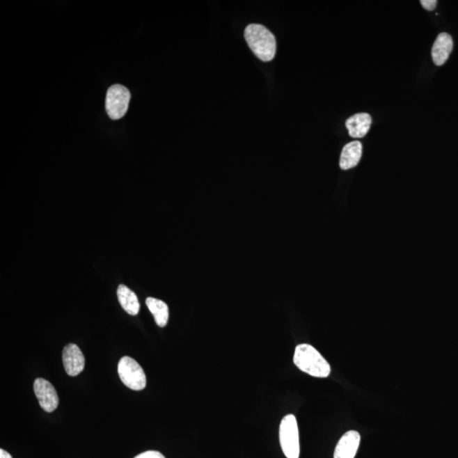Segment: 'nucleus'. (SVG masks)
<instances>
[{"label": "nucleus", "instance_id": "15", "mask_svg": "<svg viewBox=\"0 0 458 458\" xmlns=\"http://www.w3.org/2000/svg\"><path fill=\"white\" fill-rule=\"evenodd\" d=\"M420 3L425 10L432 11L436 9L437 1L436 0H421Z\"/></svg>", "mask_w": 458, "mask_h": 458}, {"label": "nucleus", "instance_id": "14", "mask_svg": "<svg viewBox=\"0 0 458 458\" xmlns=\"http://www.w3.org/2000/svg\"><path fill=\"white\" fill-rule=\"evenodd\" d=\"M134 458H166L160 452L157 451H147L139 454Z\"/></svg>", "mask_w": 458, "mask_h": 458}, {"label": "nucleus", "instance_id": "10", "mask_svg": "<svg viewBox=\"0 0 458 458\" xmlns=\"http://www.w3.org/2000/svg\"><path fill=\"white\" fill-rule=\"evenodd\" d=\"M372 124V118L368 113L356 114L348 118L345 122L349 134L354 139L363 138L370 131Z\"/></svg>", "mask_w": 458, "mask_h": 458}, {"label": "nucleus", "instance_id": "9", "mask_svg": "<svg viewBox=\"0 0 458 458\" xmlns=\"http://www.w3.org/2000/svg\"><path fill=\"white\" fill-rule=\"evenodd\" d=\"M453 49V40L451 35L442 33L436 38L432 48L434 63L440 67L448 60Z\"/></svg>", "mask_w": 458, "mask_h": 458}, {"label": "nucleus", "instance_id": "5", "mask_svg": "<svg viewBox=\"0 0 458 458\" xmlns=\"http://www.w3.org/2000/svg\"><path fill=\"white\" fill-rule=\"evenodd\" d=\"M131 95L129 90L123 85L116 84L108 89L106 109L107 114L112 120L123 118L127 113Z\"/></svg>", "mask_w": 458, "mask_h": 458}, {"label": "nucleus", "instance_id": "2", "mask_svg": "<svg viewBox=\"0 0 458 458\" xmlns=\"http://www.w3.org/2000/svg\"><path fill=\"white\" fill-rule=\"evenodd\" d=\"M244 38L248 45L262 61H270L276 54L277 45L274 35L265 26L251 24L244 30Z\"/></svg>", "mask_w": 458, "mask_h": 458}, {"label": "nucleus", "instance_id": "12", "mask_svg": "<svg viewBox=\"0 0 458 458\" xmlns=\"http://www.w3.org/2000/svg\"><path fill=\"white\" fill-rule=\"evenodd\" d=\"M118 298L122 308L132 316L138 315L141 304L134 291L127 288L126 285H119L118 289Z\"/></svg>", "mask_w": 458, "mask_h": 458}, {"label": "nucleus", "instance_id": "1", "mask_svg": "<svg viewBox=\"0 0 458 458\" xmlns=\"http://www.w3.org/2000/svg\"><path fill=\"white\" fill-rule=\"evenodd\" d=\"M293 361L299 370L313 377L327 378L331 374V365L313 345H297Z\"/></svg>", "mask_w": 458, "mask_h": 458}, {"label": "nucleus", "instance_id": "3", "mask_svg": "<svg viewBox=\"0 0 458 458\" xmlns=\"http://www.w3.org/2000/svg\"><path fill=\"white\" fill-rule=\"evenodd\" d=\"M279 442L287 458L300 457V439L297 418L293 414L286 415L279 426Z\"/></svg>", "mask_w": 458, "mask_h": 458}, {"label": "nucleus", "instance_id": "6", "mask_svg": "<svg viewBox=\"0 0 458 458\" xmlns=\"http://www.w3.org/2000/svg\"><path fill=\"white\" fill-rule=\"evenodd\" d=\"M34 393L42 409L52 413L59 405V397L52 383L44 379H37L33 384Z\"/></svg>", "mask_w": 458, "mask_h": 458}, {"label": "nucleus", "instance_id": "4", "mask_svg": "<svg viewBox=\"0 0 458 458\" xmlns=\"http://www.w3.org/2000/svg\"><path fill=\"white\" fill-rule=\"evenodd\" d=\"M118 374L123 383L133 390H142L146 386V375L141 365L129 356H123L118 363Z\"/></svg>", "mask_w": 458, "mask_h": 458}, {"label": "nucleus", "instance_id": "7", "mask_svg": "<svg viewBox=\"0 0 458 458\" xmlns=\"http://www.w3.org/2000/svg\"><path fill=\"white\" fill-rule=\"evenodd\" d=\"M62 360L65 372L70 376H77L84 371L85 358L80 348L74 344H69L65 347L62 353Z\"/></svg>", "mask_w": 458, "mask_h": 458}, {"label": "nucleus", "instance_id": "8", "mask_svg": "<svg viewBox=\"0 0 458 458\" xmlns=\"http://www.w3.org/2000/svg\"><path fill=\"white\" fill-rule=\"evenodd\" d=\"M360 434L356 430H350L343 434L336 445L333 458H354L359 448Z\"/></svg>", "mask_w": 458, "mask_h": 458}, {"label": "nucleus", "instance_id": "11", "mask_svg": "<svg viewBox=\"0 0 458 458\" xmlns=\"http://www.w3.org/2000/svg\"><path fill=\"white\" fill-rule=\"evenodd\" d=\"M363 154V145L359 141L347 143L340 155V166L343 170H348L358 164Z\"/></svg>", "mask_w": 458, "mask_h": 458}, {"label": "nucleus", "instance_id": "16", "mask_svg": "<svg viewBox=\"0 0 458 458\" xmlns=\"http://www.w3.org/2000/svg\"><path fill=\"white\" fill-rule=\"evenodd\" d=\"M0 458H13L9 452L5 451V450H0Z\"/></svg>", "mask_w": 458, "mask_h": 458}, {"label": "nucleus", "instance_id": "13", "mask_svg": "<svg viewBox=\"0 0 458 458\" xmlns=\"http://www.w3.org/2000/svg\"><path fill=\"white\" fill-rule=\"evenodd\" d=\"M145 303L154 316L155 323L159 327H165L168 323L169 309L164 301L153 297L146 299Z\"/></svg>", "mask_w": 458, "mask_h": 458}]
</instances>
